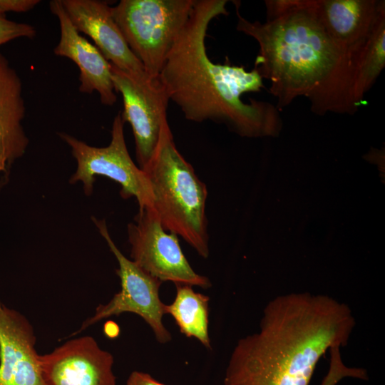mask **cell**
Returning <instances> with one entry per match:
<instances>
[{"label":"cell","instance_id":"obj_1","mask_svg":"<svg viewBox=\"0 0 385 385\" xmlns=\"http://www.w3.org/2000/svg\"><path fill=\"white\" fill-rule=\"evenodd\" d=\"M236 29L259 45L255 69L270 82L281 111L303 96L312 112L353 114L361 105L356 91V55L337 43L308 0L265 1L267 19L250 21L233 1Z\"/></svg>","mask_w":385,"mask_h":385},{"label":"cell","instance_id":"obj_16","mask_svg":"<svg viewBox=\"0 0 385 385\" xmlns=\"http://www.w3.org/2000/svg\"><path fill=\"white\" fill-rule=\"evenodd\" d=\"M175 285V299L165 305V313L172 316L183 334L194 337L205 348L211 349L208 332L210 297L196 292L192 286Z\"/></svg>","mask_w":385,"mask_h":385},{"label":"cell","instance_id":"obj_19","mask_svg":"<svg viewBox=\"0 0 385 385\" xmlns=\"http://www.w3.org/2000/svg\"><path fill=\"white\" fill-rule=\"evenodd\" d=\"M38 0H0V15L9 11L26 12L34 9Z\"/></svg>","mask_w":385,"mask_h":385},{"label":"cell","instance_id":"obj_13","mask_svg":"<svg viewBox=\"0 0 385 385\" xmlns=\"http://www.w3.org/2000/svg\"><path fill=\"white\" fill-rule=\"evenodd\" d=\"M49 6L58 20L61 30L59 41L53 49L54 54L66 57L78 66L80 71L79 91L81 93L91 94L96 91L102 104L113 106L117 96L111 63L95 45L76 30L61 0L51 1Z\"/></svg>","mask_w":385,"mask_h":385},{"label":"cell","instance_id":"obj_15","mask_svg":"<svg viewBox=\"0 0 385 385\" xmlns=\"http://www.w3.org/2000/svg\"><path fill=\"white\" fill-rule=\"evenodd\" d=\"M25 115L22 83L0 53V177L26 152L29 139L21 125Z\"/></svg>","mask_w":385,"mask_h":385},{"label":"cell","instance_id":"obj_7","mask_svg":"<svg viewBox=\"0 0 385 385\" xmlns=\"http://www.w3.org/2000/svg\"><path fill=\"white\" fill-rule=\"evenodd\" d=\"M93 220L118 263L116 274L120 278L121 289L108 302L99 304L93 315L86 319L80 329L71 335L75 336L103 319L128 312L138 315L149 325L158 342H170L171 334L163 322L165 304L159 294L163 282L120 251L111 239L104 220L95 217Z\"/></svg>","mask_w":385,"mask_h":385},{"label":"cell","instance_id":"obj_10","mask_svg":"<svg viewBox=\"0 0 385 385\" xmlns=\"http://www.w3.org/2000/svg\"><path fill=\"white\" fill-rule=\"evenodd\" d=\"M40 361L46 385H116L113 356L91 336L66 342Z\"/></svg>","mask_w":385,"mask_h":385},{"label":"cell","instance_id":"obj_17","mask_svg":"<svg viewBox=\"0 0 385 385\" xmlns=\"http://www.w3.org/2000/svg\"><path fill=\"white\" fill-rule=\"evenodd\" d=\"M385 67V16H382L365 44L358 52L356 66V91L363 102Z\"/></svg>","mask_w":385,"mask_h":385},{"label":"cell","instance_id":"obj_4","mask_svg":"<svg viewBox=\"0 0 385 385\" xmlns=\"http://www.w3.org/2000/svg\"><path fill=\"white\" fill-rule=\"evenodd\" d=\"M145 174L151 207L163 228L181 237L203 258L210 255L206 201L207 189L178 150L168 121Z\"/></svg>","mask_w":385,"mask_h":385},{"label":"cell","instance_id":"obj_22","mask_svg":"<svg viewBox=\"0 0 385 385\" xmlns=\"http://www.w3.org/2000/svg\"><path fill=\"white\" fill-rule=\"evenodd\" d=\"M339 381V378L332 373H329L322 385H335Z\"/></svg>","mask_w":385,"mask_h":385},{"label":"cell","instance_id":"obj_9","mask_svg":"<svg viewBox=\"0 0 385 385\" xmlns=\"http://www.w3.org/2000/svg\"><path fill=\"white\" fill-rule=\"evenodd\" d=\"M111 73L115 91L123 98L121 118L132 128L136 159L143 169L153 157L168 121L169 98L158 78L138 79L113 65Z\"/></svg>","mask_w":385,"mask_h":385},{"label":"cell","instance_id":"obj_14","mask_svg":"<svg viewBox=\"0 0 385 385\" xmlns=\"http://www.w3.org/2000/svg\"><path fill=\"white\" fill-rule=\"evenodd\" d=\"M316 16L342 48L357 54L385 16L384 0H308Z\"/></svg>","mask_w":385,"mask_h":385},{"label":"cell","instance_id":"obj_3","mask_svg":"<svg viewBox=\"0 0 385 385\" xmlns=\"http://www.w3.org/2000/svg\"><path fill=\"white\" fill-rule=\"evenodd\" d=\"M227 0H194L192 10L168 53L158 80L169 101L185 118L225 125L247 137L274 134L280 128L279 111L270 103L251 99L244 93L259 92L262 78L254 68L219 64L208 57L205 38L210 23L228 15Z\"/></svg>","mask_w":385,"mask_h":385},{"label":"cell","instance_id":"obj_11","mask_svg":"<svg viewBox=\"0 0 385 385\" xmlns=\"http://www.w3.org/2000/svg\"><path fill=\"white\" fill-rule=\"evenodd\" d=\"M61 2L76 30L88 36L111 65L134 78H150L130 49L107 3L97 0Z\"/></svg>","mask_w":385,"mask_h":385},{"label":"cell","instance_id":"obj_6","mask_svg":"<svg viewBox=\"0 0 385 385\" xmlns=\"http://www.w3.org/2000/svg\"><path fill=\"white\" fill-rule=\"evenodd\" d=\"M120 112L113 121L111 139L106 147H94L65 133L59 136L71 148L77 168L70 179L81 182L86 195L92 193L95 177L106 176L119 183L123 198L134 197L139 209L151 207L152 195L145 173L132 160L126 147Z\"/></svg>","mask_w":385,"mask_h":385},{"label":"cell","instance_id":"obj_21","mask_svg":"<svg viewBox=\"0 0 385 385\" xmlns=\"http://www.w3.org/2000/svg\"><path fill=\"white\" fill-rule=\"evenodd\" d=\"M103 332L107 337L113 339L118 336L120 329L115 322L108 320L103 326Z\"/></svg>","mask_w":385,"mask_h":385},{"label":"cell","instance_id":"obj_5","mask_svg":"<svg viewBox=\"0 0 385 385\" xmlns=\"http://www.w3.org/2000/svg\"><path fill=\"white\" fill-rule=\"evenodd\" d=\"M194 0H121L111 11L147 75L158 78L187 23Z\"/></svg>","mask_w":385,"mask_h":385},{"label":"cell","instance_id":"obj_20","mask_svg":"<svg viewBox=\"0 0 385 385\" xmlns=\"http://www.w3.org/2000/svg\"><path fill=\"white\" fill-rule=\"evenodd\" d=\"M126 385H166L154 379L150 374L140 371H132L126 381Z\"/></svg>","mask_w":385,"mask_h":385},{"label":"cell","instance_id":"obj_8","mask_svg":"<svg viewBox=\"0 0 385 385\" xmlns=\"http://www.w3.org/2000/svg\"><path fill=\"white\" fill-rule=\"evenodd\" d=\"M130 257L143 270L163 282L207 289L208 277L197 273L180 247L178 236L166 231L152 207L139 209L128 225Z\"/></svg>","mask_w":385,"mask_h":385},{"label":"cell","instance_id":"obj_18","mask_svg":"<svg viewBox=\"0 0 385 385\" xmlns=\"http://www.w3.org/2000/svg\"><path fill=\"white\" fill-rule=\"evenodd\" d=\"M35 28L28 24L18 23L0 15V46L19 38H32L36 36Z\"/></svg>","mask_w":385,"mask_h":385},{"label":"cell","instance_id":"obj_12","mask_svg":"<svg viewBox=\"0 0 385 385\" xmlns=\"http://www.w3.org/2000/svg\"><path fill=\"white\" fill-rule=\"evenodd\" d=\"M29 319L0 299V385H46Z\"/></svg>","mask_w":385,"mask_h":385},{"label":"cell","instance_id":"obj_2","mask_svg":"<svg viewBox=\"0 0 385 385\" xmlns=\"http://www.w3.org/2000/svg\"><path fill=\"white\" fill-rule=\"evenodd\" d=\"M355 324L349 307L327 295L277 296L259 332L237 342L224 385H309L319 359L346 346Z\"/></svg>","mask_w":385,"mask_h":385}]
</instances>
